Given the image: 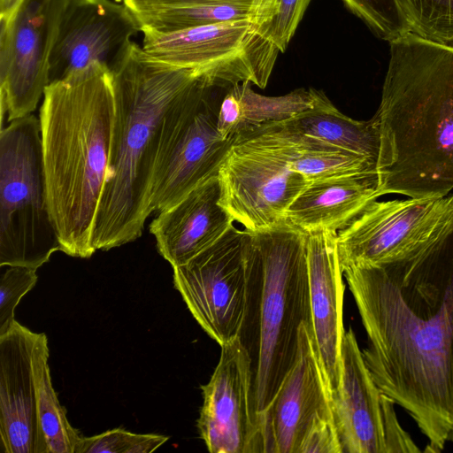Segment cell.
I'll return each mask as SVG.
<instances>
[{
	"instance_id": "1",
	"label": "cell",
	"mask_w": 453,
	"mask_h": 453,
	"mask_svg": "<svg viewBox=\"0 0 453 453\" xmlns=\"http://www.w3.org/2000/svg\"><path fill=\"white\" fill-rule=\"evenodd\" d=\"M376 384L414 419L425 451L453 441V225L401 259L343 269Z\"/></svg>"
},
{
	"instance_id": "2",
	"label": "cell",
	"mask_w": 453,
	"mask_h": 453,
	"mask_svg": "<svg viewBox=\"0 0 453 453\" xmlns=\"http://www.w3.org/2000/svg\"><path fill=\"white\" fill-rule=\"evenodd\" d=\"M380 106L379 196L453 189V45L413 33L392 41Z\"/></svg>"
},
{
	"instance_id": "3",
	"label": "cell",
	"mask_w": 453,
	"mask_h": 453,
	"mask_svg": "<svg viewBox=\"0 0 453 453\" xmlns=\"http://www.w3.org/2000/svg\"><path fill=\"white\" fill-rule=\"evenodd\" d=\"M115 95L100 63L50 83L39 121L48 204L60 251L89 258L109 167Z\"/></svg>"
},
{
	"instance_id": "4",
	"label": "cell",
	"mask_w": 453,
	"mask_h": 453,
	"mask_svg": "<svg viewBox=\"0 0 453 453\" xmlns=\"http://www.w3.org/2000/svg\"><path fill=\"white\" fill-rule=\"evenodd\" d=\"M111 72L115 120L93 244L109 250L138 239L150 216L161 121L173 101L203 71L165 63L133 42Z\"/></svg>"
},
{
	"instance_id": "5",
	"label": "cell",
	"mask_w": 453,
	"mask_h": 453,
	"mask_svg": "<svg viewBox=\"0 0 453 453\" xmlns=\"http://www.w3.org/2000/svg\"><path fill=\"white\" fill-rule=\"evenodd\" d=\"M253 234L260 263L253 384L258 423L296 361L299 329L311 325V309L308 234L287 220Z\"/></svg>"
},
{
	"instance_id": "6",
	"label": "cell",
	"mask_w": 453,
	"mask_h": 453,
	"mask_svg": "<svg viewBox=\"0 0 453 453\" xmlns=\"http://www.w3.org/2000/svg\"><path fill=\"white\" fill-rule=\"evenodd\" d=\"M60 251L43 171L39 119L29 114L0 134V265L37 270Z\"/></svg>"
},
{
	"instance_id": "7",
	"label": "cell",
	"mask_w": 453,
	"mask_h": 453,
	"mask_svg": "<svg viewBox=\"0 0 453 453\" xmlns=\"http://www.w3.org/2000/svg\"><path fill=\"white\" fill-rule=\"evenodd\" d=\"M291 159L283 121L240 132L218 174L219 204L250 232L285 221L291 203L311 183L293 169Z\"/></svg>"
},
{
	"instance_id": "8",
	"label": "cell",
	"mask_w": 453,
	"mask_h": 453,
	"mask_svg": "<svg viewBox=\"0 0 453 453\" xmlns=\"http://www.w3.org/2000/svg\"><path fill=\"white\" fill-rule=\"evenodd\" d=\"M219 88L202 74L164 114L152 177L151 213L173 207L218 176L234 138H225L218 130Z\"/></svg>"
},
{
	"instance_id": "9",
	"label": "cell",
	"mask_w": 453,
	"mask_h": 453,
	"mask_svg": "<svg viewBox=\"0 0 453 453\" xmlns=\"http://www.w3.org/2000/svg\"><path fill=\"white\" fill-rule=\"evenodd\" d=\"M173 269L175 289L211 338L222 346L242 337L259 284L253 232L232 226L211 247Z\"/></svg>"
},
{
	"instance_id": "10",
	"label": "cell",
	"mask_w": 453,
	"mask_h": 453,
	"mask_svg": "<svg viewBox=\"0 0 453 453\" xmlns=\"http://www.w3.org/2000/svg\"><path fill=\"white\" fill-rule=\"evenodd\" d=\"M143 35L142 49L149 55L200 69L221 88L242 82L264 88L280 53L254 32L253 19Z\"/></svg>"
},
{
	"instance_id": "11",
	"label": "cell",
	"mask_w": 453,
	"mask_h": 453,
	"mask_svg": "<svg viewBox=\"0 0 453 453\" xmlns=\"http://www.w3.org/2000/svg\"><path fill=\"white\" fill-rule=\"evenodd\" d=\"M453 225V195L372 202L337 232L342 269L405 257L437 239Z\"/></svg>"
},
{
	"instance_id": "12",
	"label": "cell",
	"mask_w": 453,
	"mask_h": 453,
	"mask_svg": "<svg viewBox=\"0 0 453 453\" xmlns=\"http://www.w3.org/2000/svg\"><path fill=\"white\" fill-rule=\"evenodd\" d=\"M68 0H22L1 21V119L31 114L50 84V58Z\"/></svg>"
},
{
	"instance_id": "13",
	"label": "cell",
	"mask_w": 453,
	"mask_h": 453,
	"mask_svg": "<svg viewBox=\"0 0 453 453\" xmlns=\"http://www.w3.org/2000/svg\"><path fill=\"white\" fill-rule=\"evenodd\" d=\"M395 404L372 378L352 328L345 330L340 383L332 394L342 453L420 452L401 426Z\"/></svg>"
},
{
	"instance_id": "14",
	"label": "cell",
	"mask_w": 453,
	"mask_h": 453,
	"mask_svg": "<svg viewBox=\"0 0 453 453\" xmlns=\"http://www.w3.org/2000/svg\"><path fill=\"white\" fill-rule=\"evenodd\" d=\"M253 384L252 358L242 338L223 344L210 380L201 387L197 428L210 452H263Z\"/></svg>"
},
{
	"instance_id": "15",
	"label": "cell",
	"mask_w": 453,
	"mask_h": 453,
	"mask_svg": "<svg viewBox=\"0 0 453 453\" xmlns=\"http://www.w3.org/2000/svg\"><path fill=\"white\" fill-rule=\"evenodd\" d=\"M141 31L124 4L111 0H68L50 58V83L100 63L111 71L127 57Z\"/></svg>"
},
{
	"instance_id": "16",
	"label": "cell",
	"mask_w": 453,
	"mask_h": 453,
	"mask_svg": "<svg viewBox=\"0 0 453 453\" xmlns=\"http://www.w3.org/2000/svg\"><path fill=\"white\" fill-rule=\"evenodd\" d=\"M333 419L332 395L313 342L311 325L298 334L296 361L258 421L264 453H299L314 424Z\"/></svg>"
},
{
	"instance_id": "17",
	"label": "cell",
	"mask_w": 453,
	"mask_h": 453,
	"mask_svg": "<svg viewBox=\"0 0 453 453\" xmlns=\"http://www.w3.org/2000/svg\"><path fill=\"white\" fill-rule=\"evenodd\" d=\"M38 333L15 320L0 335V448L3 453H47L37 413L35 349Z\"/></svg>"
},
{
	"instance_id": "18",
	"label": "cell",
	"mask_w": 453,
	"mask_h": 453,
	"mask_svg": "<svg viewBox=\"0 0 453 453\" xmlns=\"http://www.w3.org/2000/svg\"><path fill=\"white\" fill-rule=\"evenodd\" d=\"M307 261L312 338L332 395L340 383L345 332L343 272L338 257L337 232L308 233Z\"/></svg>"
},
{
	"instance_id": "19",
	"label": "cell",
	"mask_w": 453,
	"mask_h": 453,
	"mask_svg": "<svg viewBox=\"0 0 453 453\" xmlns=\"http://www.w3.org/2000/svg\"><path fill=\"white\" fill-rule=\"evenodd\" d=\"M219 180L214 176L151 221L150 232L157 251L172 267L211 247L234 226V219L219 204Z\"/></svg>"
},
{
	"instance_id": "20",
	"label": "cell",
	"mask_w": 453,
	"mask_h": 453,
	"mask_svg": "<svg viewBox=\"0 0 453 453\" xmlns=\"http://www.w3.org/2000/svg\"><path fill=\"white\" fill-rule=\"evenodd\" d=\"M378 188L377 172L311 182L288 209L286 220L307 234L338 232L380 197Z\"/></svg>"
},
{
	"instance_id": "21",
	"label": "cell",
	"mask_w": 453,
	"mask_h": 453,
	"mask_svg": "<svg viewBox=\"0 0 453 453\" xmlns=\"http://www.w3.org/2000/svg\"><path fill=\"white\" fill-rule=\"evenodd\" d=\"M263 0H123L142 33L167 34L254 19Z\"/></svg>"
},
{
	"instance_id": "22",
	"label": "cell",
	"mask_w": 453,
	"mask_h": 453,
	"mask_svg": "<svg viewBox=\"0 0 453 453\" xmlns=\"http://www.w3.org/2000/svg\"><path fill=\"white\" fill-rule=\"evenodd\" d=\"M317 89L297 88L280 96H262L250 88V82L232 86L223 96L218 112V130L225 138L272 121L287 120L311 108Z\"/></svg>"
},
{
	"instance_id": "23",
	"label": "cell",
	"mask_w": 453,
	"mask_h": 453,
	"mask_svg": "<svg viewBox=\"0 0 453 453\" xmlns=\"http://www.w3.org/2000/svg\"><path fill=\"white\" fill-rule=\"evenodd\" d=\"M286 122L296 131L310 135L377 163L380 128L377 117L360 121L342 113L321 90L313 105Z\"/></svg>"
},
{
	"instance_id": "24",
	"label": "cell",
	"mask_w": 453,
	"mask_h": 453,
	"mask_svg": "<svg viewBox=\"0 0 453 453\" xmlns=\"http://www.w3.org/2000/svg\"><path fill=\"white\" fill-rule=\"evenodd\" d=\"M284 127L290 143L293 169L310 182L350 174L377 172V163L320 139Z\"/></svg>"
},
{
	"instance_id": "25",
	"label": "cell",
	"mask_w": 453,
	"mask_h": 453,
	"mask_svg": "<svg viewBox=\"0 0 453 453\" xmlns=\"http://www.w3.org/2000/svg\"><path fill=\"white\" fill-rule=\"evenodd\" d=\"M50 349L44 333H38L35 349L37 378V413L47 453H74L81 436L70 424L65 407L53 388L49 365Z\"/></svg>"
},
{
	"instance_id": "26",
	"label": "cell",
	"mask_w": 453,
	"mask_h": 453,
	"mask_svg": "<svg viewBox=\"0 0 453 453\" xmlns=\"http://www.w3.org/2000/svg\"><path fill=\"white\" fill-rule=\"evenodd\" d=\"M311 0H263L253 19L254 32L284 52Z\"/></svg>"
},
{
	"instance_id": "27",
	"label": "cell",
	"mask_w": 453,
	"mask_h": 453,
	"mask_svg": "<svg viewBox=\"0 0 453 453\" xmlns=\"http://www.w3.org/2000/svg\"><path fill=\"white\" fill-rule=\"evenodd\" d=\"M380 38L388 42L412 33L406 0H342Z\"/></svg>"
},
{
	"instance_id": "28",
	"label": "cell",
	"mask_w": 453,
	"mask_h": 453,
	"mask_svg": "<svg viewBox=\"0 0 453 453\" xmlns=\"http://www.w3.org/2000/svg\"><path fill=\"white\" fill-rule=\"evenodd\" d=\"M412 33L429 41L453 45V0H406Z\"/></svg>"
},
{
	"instance_id": "29",
	"label": "cell",
	"mask_w": 453,
	"mask_h": 453,
	"mask_svg": "<svg viewBox=\"0 0 453 453\" xmlns=\"http://www.w3.org/2000/svg\"><path fill=\"white\" fill-rule=\"evenodd\" d=\"M156 434H134L114 428L102 434L81 437L74 453H150L168 441Z\"/></svg>"
},
{
	"instance_id": "30",
	"label": "cell",
	"mask_w": 453,
	"mask_h": 453,
	"mask_svg": "<svg viewBox=\"0 0 453 453\" xmlns=\"http://www.w3.org/2000/svg\"><path fill=\"white\" fill-rule=\"evenodd\" d=\"M36 270L13 265L8 266L0 280V335L15 322L14 311L21 298L37 281Z\"/></svg>"
},
{
	"instance_id": "31",
	"label": "cell",
	"mask_w": 453,
	"mask_h": 453,
	"mask_svg": "<svg viewBox=\"0 0 453 453\" xmlns=\"http://www.w3.org/2000/svg\"><path fill=\"white\" fill-rule=\"evenodd\" d=\"M299 453H342L334 421L323 419L314 424L301 444Z\"/></svg>"
},
{
	"instance_id": "32",
	"label": "cell",
	"mask_w": 453,
	"mask_h": 453,
	"mask_svg": "<svg viewBox=\"0 0 453 453\" xmlns=\"http://www.w3.org/2000/svg\"><path fill=\"white\" fill-rule=\"evenodd\" d=\"M22 0H0V19H8Z\"/></svg>"
}]
</instances>
